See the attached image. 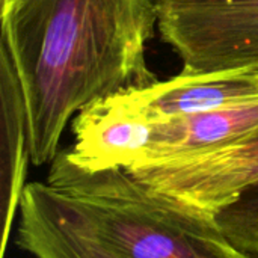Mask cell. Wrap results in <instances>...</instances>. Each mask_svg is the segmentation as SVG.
<instances>
[{
  "mask_svg": "<svg viewBox=\"0 0 258 258\" xmlns=\"http://www.w3.org/2000/svg\"><path fill=\"white\" fill-rule=\"evenodd\" d=\"M154 0H8L6 45L26 98L32 163H51L68 122L89 104L157 79L147 44Z\"/></svg>",
  "mask_w": 258,
  "mask_h": 258,
  "instance_id": "cell-1",
  "label": "cell"
},
{
  "mask_svg": "<svg viewBox=\"0 0 258 258\" xmlns=\"http://www.w3.org/2000/svg\"><path fill=\"white\" fill-rule=\"evenodd\" d=\"M85 225L127 258H240L212 216L163 195L122 168L86 171L67 150L50 163L47 181Z\"/></svg>",
  "mask_w": 258,
  "mask_h": 258,
  "instance_id": "cell-2",
  "label": "cell"
},
{
  "mask_svg": "<svg viewBox=\"0 0 258 258\" xmlns=\"http://www.w3.org/2000/svg\"><path fill=\"white\" fill-rule=\"evenodd\" d=\"M130 113L159 122L169 118L243 104L258 100V71H184L110 95Z\"/></svg>",
  "mask_w": 258,
  "mask_h": 258,
  "instance_id": "cell-3",
  "label": "cell"
},
{
  "mask_svg": "<svg viewBox=\"0 0 258 258\" xmlns=\"http://www.w3.org/2000/svg\"><path fill=\"white\" fill-rule=\"evenodd\" d=\"M18 213L17 245L32 257L127 258L94 234L73 204L47 183L26 186Z\"/></svg>",
  "mask_w": 258,
  "mask_h": 258,
  "instance_id": "cell-4",
  "label": "cell"
},
{
  "mask_svg": "<svg viewBox=\"0 0 258 258\" xmlns=\"http://www.w3.org/2000/svg\"><path fill=\"white\" fill-rule=\"evenodd\" d=\"M153 122L142 119L112 97L98 100L73 119L74 145L70 159L86 171L128 169L138 163L150 142Z\"/></svg>",
  "mask_w": 258,
  "mask_h": 258,
  "instance_id": "cell-5",
  "label": "cell"
},
{
  "mask_svg": "<svg viewBox=\"0 0 258 258\" xmlns=\"http://www.w3.org/2000/svg\"><path fill=\"white\" fill-rule=\"evenodd\" d=\"M30 159L24 92L5 44L0 42V258H5L12 221L20 212Z\"/></svg>",
  "mask_w": 258,
  "mask_h": 258,
  "instance_id": "cell-6",
  "label": "cell"
},
{
  "mask_svg": "<svg viewBox=\"0 0 258 258\" xmlns=\"http://www.w3.org/2000/svg\"><path fill=\"white\" fill-rule=\"evenodd\" d=\"M257 130L258 100L153 122L150 142L133 166L212 151Z\"/></svg>",
  "mask_w": 258,
  "mask_h": 258,
  "instance_id": "cell-7",
  "label": "cell"
},
{
  "mask_svg": "<svg viewBox=\"0 0 258 258\" xmlns=\"http://www.w3.org/2000/svg\"><path fill=\"white\" fill-rule=\"evenodd\" d=\"M213 221L239 252L258 258V168L251 184Z\"/></svg>",
  "mask_w": 258,
  "mask_h": 258,
  "instance_id": "cell-8",
  "label": "cell"
}]
</instances>
